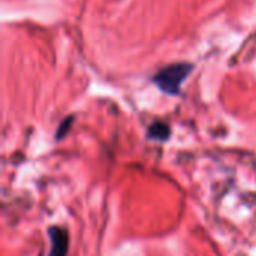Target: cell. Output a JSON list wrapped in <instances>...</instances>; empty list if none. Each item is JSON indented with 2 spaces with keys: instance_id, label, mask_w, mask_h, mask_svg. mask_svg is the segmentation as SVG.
<instances>
[{
  "instance_id": "3957f363",
  "label": "cell",
  "mask_w": 256,
  "mask_h": 256,
  "mask_svg": "<svg viewBox=\"0 0 256 256\" xmlns=\"http://www.w3.org/2000/svg\"><path fill=\"white\" fill-rule=\"evenodd\" d=\"M147 135L150 140H156V141H166L170 138V126L166 123H162V122H156L153 123L148 130H147Z\"/></svg>"
},
{
  "instance_id": "6da1fadb",
  "label": "cell",
  "mask_w": 256,
  "mask_h": 256,
  "mask_svg": "<svg viewBox=\"0 0 256 256\" xmlns=\"http://www.w3.org/2000/svg\"><path fill=\"white\" fill-rule=\"evenodd\" d=\"M190 72H192V66L188 63L170 64L156 74L154 82L162 92L176 96L180 93L182 84L186 81V78L190 75Z\"/></svg>"
},
{
  "instance_id": "277c9868",
  "label": "cell",
  "mask_w": 256,
  "mask_h": 256,
  "mask_svg": "<svg viewBox=\"0 0 256 256\" xmlns=\"http://www.w3.org/2000/svg\"><path fill=\"white\" fill-rule=\"evenodd\" d=\"M72 122H74V117H68L60 126H58V130H57V134H56V136H57V140H60V138H63L68 132H69V129H70V124H72Z\"/></svg>"
},
{
  "instance_id": "7a4b0ae2",
  "label": "cell",
  "mask_w": 256,
  "mask_h": 256,
  "mask_svg": "<svg viewBox=\"0 0 256 256\" xmlns=\"http://www.w3.org/2000/svg\"><path fill=\"white\" fill-rule=\"evenodd\" d=\"M50 252L48 256H68L69 252V234L62 226H51L48 230Z\"/></svg>"
}]
</instances>
